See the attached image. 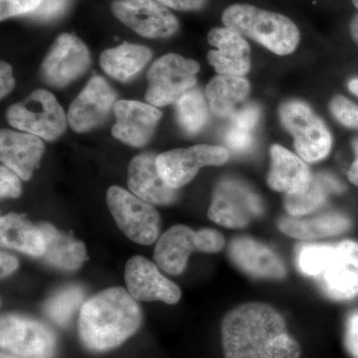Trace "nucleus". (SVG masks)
<instances>
[{"label": "nucleus", "instance_id": "ea45409f", "mask_svg": "<svg viewBox=\"0 0 358 358\" xmlns=\"http://www.w3.org/2000/svg\"><path fill=\"white\" fill-rule=\"evenodd\" d=\"M0 266H1V277L13 274L18 268V260L15 257L7 253H1L0 256Z\"/></svg>", "mask_w": 358, "mask_h": 358}, {"label": "nucleus", "instance_id": "ddd939ff", "mask_svg": "<svg viewBox=\"0 0 358 358\" xmlns=\"http://www.w3.org/2000/svg\"><path fill=\"white\" fill-rule=\"evenodd\" d=\"M91 57L86 45L73 34H61L41 66V76L50 86H67L88 69Z\"/></svg>", "mask_w": 358, "mask_h": 358}, {"label": "nucleus", "instance_id": "20e7f679", "mask_svg": "<svg viewBox=\"0 0 358 358\" xmlns=\"http://www.w3.org/2000/svg\"><path fill=\"white\" fill-rule=\"evenodd\" d=\"M225 27L250 37L278 55L292 53L300 42V31L293 21L249 4H234L222 14Z\"/></svg>", "mask_w": 358, "mask_h": 358}, {"label": "nucleus", "instance_id": "37998d69", "mask_svg": "<svg viewBox=\"0 0 358 358\" xmlns=\"http://www.w3.org/2000/svg\"><path fill=\"white\" fill-rule=\"evenodd\" d=\"M348 89L358 96V79H353L348 83Z\"/></svg>", "mask_w": 358, "mask_h": 358}, {"label": "nucleus", "instance_id": "7c9ffc66", "mask_svg": "<svg viewBox=\"0 0 358 358\" xmlns=\"http://www.w3.org/2000/svg\"><path fill=\"white\" fill-rule=\"evenodd\" d=\"M176 119L187 134H196L208 121V108L203 94L199 89H190L176 102Z\"/></svg>", "mask_w": 358, "mask_h": 358}, {"label": "nucleus", "instance_id": "9d476101", "mask_svg": "<svg viewBox=\"0 0 358 358\" xmlns=\"http://www.w3.org/2000/svg\"><path fill=\"white\" fill-rule=\"evenodd\" d=\"M260 199L251 189L233 179L218 183L208 210L213 222L227 228H242L262 214Z\"/></svg>", "mask_w": 358, "mask_h": 358}, {"label": "nucleus", "instance_id": "b1692460", "mask_svg": "<svg viewBox=\"0 0 358 358\" xmlns=\"http://www.w3.org/2000/svg\"><path fill=\"white\" fill-rule=\"evenodd\" d=\"M1 244L26 255L42 257L45 252L43 232L25 215L10 213L0 219Z\"/></svg>", "mask_w": 358, "mask_h": 358}, {"label": "nucleus", "instance_id": "4be33fe9", "mask_svg": "<svg viewBox=\"0 0 358 358\" xmlns=\"http://www.w3.org/2000/svg\"><path fill=\"white\" fill-rule=\"evenodd\" d=\"M199 251L197 231L185 225L169 228L157 241L155 260L162 270L179 275L185 270L192 252Z\"/></svg>", "mask_w": 358, "mask_h": 358}, {"label": "nucleus", "instance_id": "58836bf2", "mask_svg": "<svg viewBox=\"0 0 358 358\" xmlns=\"http://www.w3.org/2000/svg\"><path fill=\"white\" fill-rule=\"evenodd\" d=\"M0 95L1 98L8 95L14 87V79L13 76V69L6 62H1V69H0Z\"/></svg>", "mask_w": 358, "mask_h": 358}, {"label": "nucleus", "instance_id": "a878e982", "mask_svg": "<svg viewBox=\"0 0 358 358\" xmlns=\"http://www.w3.org/2000/svg\"><path fill=\"white\" fill-rule=\"evenodd\" d=\"M152 51L143 45L122 43L101 55L103 70L117 81H128L140 72L152 58Z\"/></svg>", "mask_w": 358, "mask_h": 358}, {"label": "nucleus", "instance_id": "c9c22d12", "mask_svg": "<svg viewBox=\"0 0 358 358\" xmlns=\"http://www.w3.org/2000/svg\"><path fill=\"white\" fill-rule=\"evenodd\" d=\"M69 0H43L37 10L31 13L38 20H50L58 17L66 10Z\"/></svg>", "mask_w": 358, "mask_h": 358}, {"label": "nucleus", "instance_id": "c756f323", "mask_svg": "<svg viewBox=\"0 0 358 358\" xmlns=\"http://www.w3.org/2000/svg\"><path fill=\"white\" fill-rule=\"evenodd\" d=\"M85 298L82 287L72 285L59 289L45 301L44 315L59 327H65L78 312Z\"/></svg>", "mask_w": 358, "mask_h": 358}, {"label": "nucleus", "instance_id": "e433bc0d", "mask_svg": "<svg viewBox=\"0 0 358 358\" xmlns=\"http://www.w3.org/2000/svg\"><path fill=\"white\" fill-rule=\"evenodd\" d=\"M346 350L355 358H358V312L352 313L346 322Z\"/></svg>", "mask_w": 358, "mask_h": 358}, {"label": "nucleus", "instance_id": "c03bdc74", "mask_svg": "<svg viewBox=\"0 0 358 358\" xmlns=\"http://www.w3.org/2000/svg\"><path fill=\"white\" fill-rule=\"evenodd\" d=\"M0 358H18L17 357H15V355H6V353H1V357Z\"/></svg>", "mask_w": 358, "mask_h": 358}, {"label": "nucleus", "instance_id": "7ed1b4c3", "mask_svg": "<svg viewBox=\"0 0 358 358\" xmlns=\"http://www.w3.org/2000/svg\"><path fill=\"white\" fill-rule=\"evenodd\" d=\"M296 265L303 275L317 280L322 291L336 301L358 296V243L301 245Z\"/></svg>", "mask_w": 358, "mask_h": 358}, {"label": "nucleus", "instance_id": "a211bd4d", "mask_svg": "<svg viewBox=\"0 0 358 358\" xmlns=\"http://www.w3.org/2000/svg\"><path fill=\"white\" fill-rule=\"evenodd\" d=\"M229 254L237 267L253 277L280 280L286 275V268L280 257L266 245L251 238L233 240Z\"/></svg>", "mask_w": 358, "mask_h": 358}, {"label": "nucleus", "instance_id": "6e6552de", "mask_svg": "<svg viewBox=\"0 0 358 358\" xmlns=\"http://www.w3.org/2000/svg\"><path fill=\"white\" fill-rule=\"evenodd\" d=\"M2 350L22 358H53L57 338L50 327L20 315H2L0 320Z\"/></svg>", "mask_w": 358, "mask_h": 358}, {"label": "nucleus", "instance_id": "1a4fd4ad", "mask_svg": "<svg viewBox=\"0 0 358 358\" xmlns=\"http://www.w3.org/2000/svg\"><path fill=\"white\" fill-rule=\"evenodd\" d=\"M280 115L284 126L293 134L294 147L301 159L315 162L329 154L333 141L331 133L305 103H286L282 105Z\"/></svg>", "mask_w": 358, "mask_h": 358}, {"label": "nucleus", "instance_id": "79ce46f5", "mask_svg": "<svg viewBox=\"0 0 358 358\" xmlns=\"http://www.w3.org/2000/svg\"><path fill=\"white\" fill-rule=\"evenodd\" d=\"M350 33H352V38L358 44V14L350 23Z\"/></svg>", "mask_w": 358, "mask_h": 358}, {"label": "nucleus", "instance_id": "4c0bfd02", "mask_svg": "<svg viewBox=\"0 0 358 358\" xmlns=\"http://www.w3.org/2000/svg\"><path fill=\"white\" fill-rule=\"evenodd\" d=\"M162 6L176 10H199L206 4L207 0H157Z\"/></svg>", "mask_w": 358, "mask_h": 358}, {"label": "nucleus", "instance_id": "5701e85b", "mask_svg": "<svg viewBox=\"0 0 358 358\" xmlns=\"http://www.w3.org/2000/svg\"><path fill=\"white\" fill-rule=\"evenodd\" d=\"M45 239V263L63 271H76L87 260L86 247L49 223L39 225Z\"/></svg>", "mask_w": 358, "mask_h": 358}, {"label": "nucleus", "instance_id": "0eeeda50", "mask_svg": "<svg viewBox=\"0 0 358 358\" xmlns=\"http://www.w3.org/2000/svg\"><path fill=\"white\" fill-rule=\"evenodd\" d=\"M107 203L117 227L131 241L152 245L157 239L160 218L152 204L119 186L108 189Z\"/></svg>", "mask_w": 358, "mask_h": 358}, {"label": "nucleus", "instance_id": "2f4dec72", "mask_svg": "<svg viewBox=\"0 0 358 358\" xmlns=\"http://www.w3.org/2000/svg\"><path fill=\"white\" fill-rule=\"evenodd\" d=\"M331 110L339 122L348 128L358 129V106L338 96L331 102Z\"/></svg>", "mask_w": 358, "mask_h": 358}, {"label": "nucleus", "instance_id": "39448f33", "mask_svg": "<svg viewBox=\"0 0 358 358\" xmlns=\"http://www.w3.org/2000/svg\"><path fill=\"white\" fill-rule=\"evenodd\" d=\"M7 122L14 128L54 141L64 133L67 117L55 96L46 90H36L24 101L11 106Z\"/></svg>", "mask_w": 358, "mask_h": 358}, {"label": "nucleus", "instance_id": "f8f14e48", "mask_svg": "<svg viewBox=\"0 0 358 358\" xmlns=\"http://www.w3.org/2000/svg\"><path fill=\"white\" fill-rule=\"evenodd\" d=\"M115 17L147 38H167L178 32V18L157 0H117L112 6Z\"/></svg>", "mask_w": 358, "mask_h": 358}, {"label": "nucleus", "instance_id": "6ab92c4d", "mask_svg": "<svg viewBox=\"0 0 358 358\" xmlns=\"http://www.w3.org/2000/svg\"><path fill=\"white\" fill-rule=\"evenodd\" d=\"M39 136L2 129L0 134V157L2 164L23 180H29L44 154Z\"/></svg>", "mask_w": 358, "mask_h": 358}, {"label": "nucleus", "instance_id": "a19ab883", "mask_svg": "<svg viewBox=\"0 0 358 358\" xmlns=\"http://www.w3.org/2000/svg\"><path fill=\"white\" fill-rule=\"evenodd\" d=\"M352 145L355 152V160L348 171V179L353 185L358 186V138L353 141Z\"/></svg>", "mask_w": 358, "mask_h": 358}, {"label": "nucleus", "instance_id": "f03ea898", "mask_svg": "<svg viewBox=\"0 0 358 358\" xmlns=\"http://www.w3.org/2000/svg\"><path fill=\"white\" fill-rule=\"evenodd\" d=\"M141 322V308L129 292L110 288L92 296L82 306L78 334L87 350L107 352L136 334Z\"/></svg>", "mask_w": 358, "mask_h": 358}, {"label": "nucleus", "instance_id": "cd10ccee", "mask_svg": "<svg viewBox=\"0 0 358 358\" xmlns=\"http://www.w3.org/2000/svg\"><path fill=\"white\" fill-rule=\"evenodd\" d=\"M341 189V185L333 178L327 176L313 178L312 183L306 192L286 195L285 207L294 217L307 215L326 202L329 192H338Z\"/></svg>", "mask_w": 358, "mask_h": 358}, {"label": "nucleus", "instance_id": "f3484780", "mask_svg": "<svg viewBox=\"0 0 358 358\" xmlns=\"http://www.w3.org/2000/svg\"><path fill=\"white\" fill-rule=\"evenodd\" d=\"M208 42L217 48L209 51L208 61L219 74L242 77L249 72L250 47L243 35L228 27L213 28Z\"/></svg>", "mask_w": 358, "mask_h": 358}, {"label": "nucleus", "instance_id": "f257e3e1", "mask_svg": "<svg viewBox=\"0 0 358 358\" xmlns=\"http://www.w3.org/2000/svg\"><path fill=\"white\" fill-rule=\"evenodd\" d=\"M225 358H299L301 348L284 317L266 303H249L231 310L221 324Z\"/></svg>", "mask_w": 358, "mask_h": 358}, {"label": "nucleus", "instance_id": "2eb2a0df", "mask_svg": "<svg viewBox=\"0 0 358 358\" xmlns=\"http://www.w3.org/2000/svg\"><path fill=\"white\" fill-rule=\"evenodd\" d=\"M115 93L103 78H92L71 103L68 112L70 127L77 133H86L105 121L113 106Z\"/></svg>", "mask_w": 358, "mask_h": 358}, {"label": "nucleus", "instance_id": "f704fd0d", "mask_svg": "<svg viewBox=\"0 0 358 358\" xmlns=\"http://www.w3.org/2000/svg\"><path fill=\"white\" fill-rule=\"evenodd\" d=\"M0 194L9 199H17L21 194L20 176L6 166L0 169Z\"/></svg>", "mask_w": 358, "mask_h": 358}, {"label": "nucleus", "instance_id": "a18cd8bd", "mask_svg": "<svg viewBox=\"0 0 358 358\" xmlns=\"http://www.w3.org/2000/svg\"><path fill=\"white\" fill-rule=\"evenodd\" d=\"M352 3L358 9V0H352Z\"/></svg>", "mask_w": 358, "mask_h": 358}, {"label": "nucleus", "instance_id": "aec40b11", "mask_svg": "<svg viewBox=\"0 0 358 358\" xmlns=\"http://www.w3.org/2000/svg\"><path fill=\"white\" fill-rule=\"evenodd\" d=\"M152 154L138 155L129 166V187L136 196L150 204L169 205L176 199V189L167 185L159 173Z\"/></svg>", "mask_w": 358, "mask_h": 358}, {"label": "nucleus", "instance_id": "bb28decb", "mask_svg": "<svg viewBox=\"0 0 358 358\" xmlns=\"http://www.w3.org/2000/svg\"><path fill=\"white\" fill-rule=\"evenodd\" d=\"M250 92L246 79L219 75L206 87V98L212 112L220 117H232Z\"/></svg>", "mask_w": 358, "mask_h": 358}, {"label": "nucleus", "instance_id": "412c9836", "mask_svg": "<svg viewBox=\"0 0 358 358\" xmlns=\"http://www.w3.org/2000/svg\"><path fill=\"white\" fill-rule=\"evenodd\" d=\"M272 169L268 185L275 192L298 194L306 192L313 180L307 164L293 152L279 145L271 148Z\"/></svg>", "mask_w": 358, "mask_h": 358}, {"label": "nucleus", "instance_id": "393cba45", "mask_svg": "<svg viewBox=\"0 0 358 358\" xmlns=\"http://www.w3.org/2000/svg\"><path fill=\"white\" fill-rule=\"evenodd\" d=\"M352 226L350 219L343 214L326 213L312 218L288 217L282 219L280 229L287 236L296 239H319L345 233Z\"/></svg>", "mask_w": 358, "mask_h": 358}, {"label": "nucleus", "instance_id": "72a5a7b5", "mask_svg": "<svg viewBox=\"0 0 358 358\" xmlns=\"http://www.w3.org/2000/svg\"><path fill=\"white\" fill-rule=\"evenodd\" d=\"M197 245L200 252L216 253L223 249L225 240L218 231L205 228L197 231Z\"/></svg>", "mask_w": 358, "mask_h": 358}, {"label": "nucleus", "instance_id": "4468645a", "mask_svg": "<svg viewBox=\"0 0 358 358\" xmlns=\"http://www.w3.org/2000/svg\"><path fill=\"white\" fill-rule=\"evenodd\" d=\"M124 281L136 301H160L173 305L181 298L178 287L160 274L154 263L141 256L129 259L124 268Z\"/></svg>", "mask_w": 358, "mask_h": 358}, {"label": "nucleus", "instance_id": "c85d7f7f", "mask_svg": "<svg viewBox=\"0 0 358 358\" xmlns=\"http://www.w3.org/2000/svg\"><path fill=\"white\" fill-rule=\"evenodd\" d=\"M261 112L257 105H247L237 110L226 129V145L237 152H248L254 143V131L258 126Z\"/></svg>", "mask_w": 358, "mask_h": 358}, {"label": "nucleus", "instance_id": "423d86ee", "mask_svg": "<svg viewBox=\"0 0 358 358\" xmlns=\"http://www.w3.org/2000/svg\"><path fill=\"white\" fill-rule=\"evenodd\" d=\"M199 63L178 54H166L157 59L148 73L145 100L157 107L176 103L196 84Z\"/></svg>", "mask_w": 358, "mask_h": 358}, {"label": "nucleus", "instance_id": "9b49d317", "mask_svg": "<svg viewBox=\"0 0 358 358\" xmlns=\"http://www.w3.org/2000/svg\"><path fill=\"white\" fill-rule=\"evenodd\" d=\"M228 159L227 148L199 145L164 152L157 157V166L167 185L178 189L189 183L202 167L220 166Z\"/></svg>", "mask_w": 358, "mask_h": 358}, {"label": "nucleus", "instance_id": "473e14b6", "mask_svg": "<svg viewBox=\"0 0 358 358\" xmlns=\"http://www.w3.org/2000/svg\"><path fill=\"white\" fill-rule=\"evenodd\" d=\"M43 0H0V20L31 14L39 8Z\"/></svg>", "mask_w": 358, "mask_h": 358}, {"label": "nucleus", "instance_id": "dca6fc26", "mask_svg": "<svg viewBox=\"0 0 358 358\" xmlns=\"http://www.w3.org/2000/svg\"><path fill=\"white\" fill-rule=\"evenodd\" d=\"M115 124L112 134L115 138L141 148L147 145L154 136L162 113L148 103L136 101H117L114 106Z\"/></svg>", "mask_w": 358, "mask_h": 358}]
</instances>
